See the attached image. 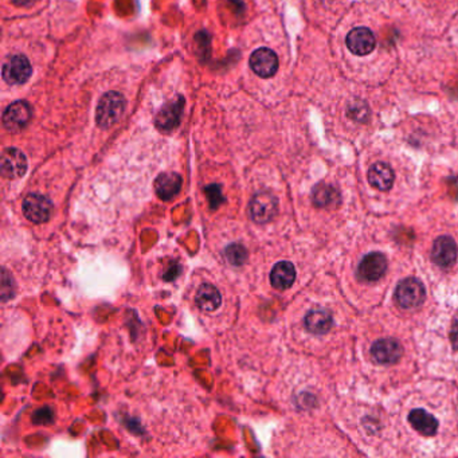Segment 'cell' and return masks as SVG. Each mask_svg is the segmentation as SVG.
<instances>
[{"mask_svg":"<svg viewBox=\"0 0 458 458\" xmlns=\"http://www.w3.org/2000/svg\"><path fill=\"white\" fill-rule=\"evenodd\" d=\"M14 4L17 6H22V7H27V6H31L33 3H35L37 0H11Z\"/></svg>","mask_w":458,"mask_h":458,"instance_id":"484cf974","label":"cell"},{"mask_svg":"<svg viewBox=\"0 0 458 458\" xmlns=\"http://www.w3.org/2000/svg\"><path fill=\"white\" fill-rule=\"evenodd\" d=\"M409 422L418 433L426 437L434 436L439 430V420H436L430 413L422 409L413 410L409 414Z\"/></svg>","mask_w":458,"mask_h":458,"instance_id":"e0dca14e","label":"cell"},{"mask_svg":"<svg viewBox=\"0 0 458 458\" xmlns=\"http://www.w3.org/2000/svg\"><path fill=\"white\" fill-rule=\"evenodd\" d=\"M387 270V258L383 253L374 251L363 257L359 267L358 276L365 283H375L381 280Z\"/></svg>","mask_w":458,"mask_h":458,"instance_id":"5b68a950","label":"cell"},{"mask_svg":"<svg viewBox=\"0 0 458 458\" xmlns=\"http://www.w3.org/2000/svg\"><path fill=\"white\" fill-rule=\"evenodd\" d=\"M195 301L198 306L206 312H212L222 304V296L219 290L210 284H205L199 287Z\"/></svg>","mask_w":458,"mask_h":458,"instance_id":"ffe728a7","label":"cell"},{"mask_svg":"<svg viewBox=\"0 0 458 458\" xmlns=\"http://www.w3.org/2000/svg\"><path fill=\"white\" fill-rule=\"evenodd\" d=\"M248 211L254 222L267 223L277 215L278 211L277 198L270 192H260L251 199Z\"/></svg>","mask_w":458,"mask_h":458,"instance_id":"3957f363","label":"cell"},{"mask_svg":"<svg viewBox=\"0 0 458 458\" xmlns=\"http://www.w3.org/2000/svg\"><path fill=\"white\" fill-rule=\"evenodd\" d=\"M450 340H452L455 349H458V312L457 315L455 316L452 329H450Z\"/></svg>","mask_w":458,"mask_h":458,"instance_id":"cb8c5ba5","label":"cell"},{"mask_svg":"<svg viewBox=\"0 0 458 458\" xmlns=\"http://www.w3.org/2000/svg\"><path fill=\"white\" fill-rule=\"evenodd\" d=\"M33 420L37 425H46V423H50L53 420V414H52L50 409H40L34 414V420Z\"/></svg>","mask_w":458,"mask_h":458,"instance_id":"603a6c76","label":"cell"},{"mask_svg":"<svg viewBox=\"0 0 458 458\" xmlns=\"http://www.w3.org/2000/svg\"><path fill=\"white\" fill-rule=\"evenodd\" d=\"M226 253V258L231 265L234 267H241L245 264L246 258H248V253L244 246L241 245H230L225 250Z\"/></svg>","mask_w":458,"mask_h":458,"instance_id":"7402d4cb","label":"cell"},{"mask_svg":"<svg viewBox=\"0 0 458 458\" xmlns=\"http://www.w3.org/2000/svg\"><path fill=\"white\" fill-rule=\"evenodd\" d=\"M52 211L53 205L50 199L40 194H30L23 200V214L30 222H47L52 216Z\"/></svg>","mask_w":458,"mask_h":458,"instance_id":"277c9868","label":"cell"},{"mask_svg":"<svg viewBox=\"0 0 458 458\" xmlns=\"http://www.w3.org/2000/svg\"><path fill=\"white\" fill-rule=\"evenodd\" d=\"M312 200L316 207L326 209V207L339 205L340 194L336 187H333L331 184L320 183V184L315 186V189L312 191Z\"/></svg>","mask_w":458,"mask_h":458,"instance_id":"d6986e66","label":"cell"},{"mask_svg":"<svg viewBox=\"0 0 458 458\" xmlns=\"http://www.w3.org/2000/svg\"><path fill=\"white\" fill-rule=\"evenodd\" d=\"M182 189V176L175 172L161 173L155 182V190L161 200H171Z\"/></svg>","mask_w":458,"mask_h":458,"instance_id":"5bb4252c","label":"cell"},{"mask_svg":"<svg viewBox=\"0 0 458 458\" xmlns=\"http://www.w3.org/2000/svg\"><path fill=\"white\" fill-rule=\"evenodd\" d=\"M1 175L7 179H18L27 171V159L17 148H7L1 155Z\"/></svg>","mask_w":458,"mask_h":458,"instance_id":"9c48e42d","label":"cell"},{"mask_svg":"<svg viewBox=\"0 0 458 458\" xmlns=\"http://www.w3.org/2000/svg\"><path fill=\"white\" fill-rule=\"evenodd\" d=\"M250 66L255 74L262 78H269L277 73L278 58L270 49L261 47L250 56Z\"/></svg>","mask_w":458,"mask_h":458,"instance_id":"8fae6325","label":"cell"},{"mask_svg":"<svg viewBox=\"0 0 458 458\" xmlns=\"http://www.w3.org/2000/svg\"><path fill=\"white\" fill-rule=\"evenodd\" d=\"M207 191L212 192V195L209 194V199H210L211 203H212V205H215V203H214L215 200H222V199H218V195L221 194V191H219V189H218V187H215V186H211V187L207 189Z\"/></svg>","mask_w":458,"mask_h":458,"instance_id":"d4e9b609","label":"cell"},{"mask_svg":"<svg viewBox=\"0 0 458 458\" xmlns=\"http://www.w3.org/2000/svg\"><path fill=\"white\" fill-rule=\"evenodd\" d=\"M403 348L401 343L395 339H381L377 340L371 347L372 358L381 364H393L402 358Z\"/></svg>","mask_w":458,"mask_h":458,"instance_id":"4fadbf2b","label":"cell"},{"mask_svg":"<svg viewBox=\"0 0 458 458\" xmlns=\"http://www.w3.org/2000/svg\"><path fill=\"white\" fill-rule=\"evenodd\" d=\"M394 171L386 163H377L368 171V180L372 187L381 191H388L394 184Z\"/></svg>","mask_w":458,"mask_h":458,"instance_id":"2e32d148","label":"cell"},{"mask_svg":"<svg viewBox=\"0 0 458 458\" xmlns=\"http://www.w3.org/2000/svg\"><path fill=\"white\" fill-rule=\"evenodd\" d=\"M33 73L30 61L24 56H13L3 65V78L10 85H22L24 84Z\"/></svg>","mask_w":458,"mask_h":458,"instance_id":"8992f818","label":"cell"},{"mask_svg":"<svg viewBox=\"0 0 458 458\" xmlns=\"http://www.w3.org/2000/svg\"><path fill=\"white\" fill-rule=\"evenodd\" d=\"M347 46L355 56H368L377 46V39L367 27H356L347 35Z\"/></svg>","mask_w":458,"mask_h":458,"instance_id":"ba28073f","label":"cell"},{"mask_svg":"<svg viewBox=\"0 0 458 458\" xmlns=\"http://www.w3.org/2000/svg\"><path fill=\"white\" fill-rule=\"evenodd\" d=\"M294 280H296V269L287 261L278 262L271 269L270 283L276 289L285 290L293 285Z\"/></svg>","mask_w":458,"mask_h":458,"instance_id":"ac0fdd59","label":"cell"},{"mask_svg":"<svg viewBox=\"0 0 458 458\" xmlns=\"http://www.w3.org/2000/svg\"><path fill=\"white\" fill-rule=\"evenodd\" d=\"M457 244L452 237L442 235L434 241L432 248V260L442 269L453 267L457 261Z\"/></svg>","mask_w":458,"mask_h":458,"instance_id":"52a82bcc","label":"cell"},{"mask_svg":"<svg viewBox=\"0 0 458 458\" xmlns=\"http://www.w3.org/2000/svg\"><path fill=\"white\" fill-rule=\"evenodd\" d=\"M31 118V108L24 101L13 102L3 113V124L11 132L23 129Z\"/></svg>","mask_w":458,"mask_h":458,"instance_id":"30bf717a","label":"cell"},{"mask_svg":"<svg viewBox=\"0 0 458 458\" xmlns=\"http://www.w3.org/2000/svg\"><path fill=\"white\" fill-rule=\"evenodd\" d=\"M304 324H306L308 332H310L313 335H324L332 328L333 319H332V315L326 309L317 308V309H312L308 312Z\"/></svg>","mask_w":458,"mask_h":458,"instance_id":"9a60e30c","label":"cell"},{"mask_svg":"<svg viewBox=\"0 0 458 458\" xmlns=\"http://www.w3.org/2000/svg\"><path fill=\"white\" fill-rule=\"evenodd\" d=\"M426 299V290L420 280L409 277L402 280L395 289V301L403 309H414L423 304Z\"/></svg>","mask_w":458,"mask_h":458,"instance_id":"7a4b0ae2","label":"cell"},{"mask_svg":"<svg viewBox=\"0 0 458 458\" xmlns=\"http://www.w3.org/2000/svg\"><path fill=\"white\" fill-rule=\"evenodd\" d=\"M347 115L349 116L356 123H365L370 117V109H368L367 104L363 100L356 98V100H352L348 104Z\"/></svg>","mask_w":458,"mask_h":458,"instance_id":"44dd1931","label":"cell"},{"mask_svg":"<svg viewBox=\"0 0 458 458\" xmlns=\"http://www.w3.org/2000/svg\"><path fill=\"white\" fill-rule=\"evenodd\" d=\"M183 106H184V100L182 97H177L167 105H164L156 116V121H155L156 127L161 131L175 129L180 123Z\"/></svg>","mask_w":458,"mask_h":458,"instance_id":"7c38bea8","label":"cell"},{"mask_svg":"<svg viewBox=\"0 0 458 458\" xmlns=\"http://www.w3.org/2000/svg\"><path fill=\"white\" fill-rule=\"evenodd\" d=\"M125 111V98L118 92H108L100 98L97 105V125L108 129L120 120Z\"/></svg>","mask_w":458,"mask_h":458,"instance_id":"6da1fadb","label":"cell"}]
</instances>
